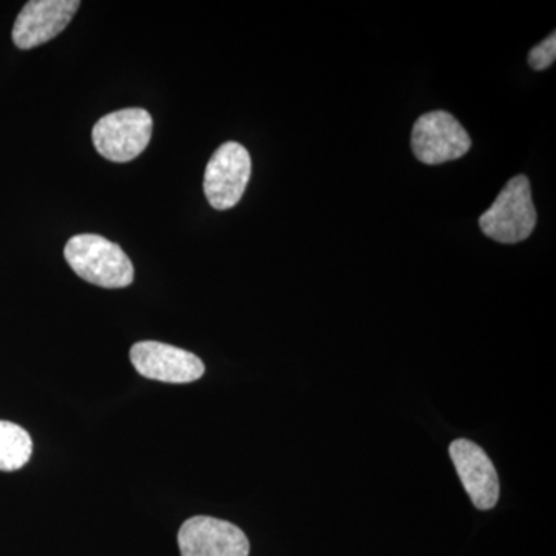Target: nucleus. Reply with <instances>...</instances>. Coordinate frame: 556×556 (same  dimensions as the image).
Returning <instances> with one entry per match:
<instances>
[{"instance_id":"obj_5","label":"nucleus","mask_w":556,"mask_h":556,"mask_svg":"<svg viewBox=\"0 0 556 556\" xmlns=\"http://www.w3.org/2000/svg\"><path fill=\"white\" fill-rule=\"evenodd\" d=\"M252 161L239 142H225L215 150L204 172V193L212 207L226 211L239 204L249 179Z\"/></svg>"},{"instance_id":"obj_3","label":"nucleus","mask_w":556,"mask_h":556,"mask_svg":"<svg viewBox=\"0 0 556 556\" xmlns=\"http://www.w3.org/2000/svg\"><path fill=\"white\" fill-rule=\"evenodd\" d=\"M152 115L144 109H123L102 116L93 127L98 153L115 163H129L148 149L152 138Z\"/></svg>"},{"instance_id":"obj_2","label":"nucleus","mask_w":556,"mask_h":556,"mask_svg":"<svg viewBox=\"0 0 556 556\" xmlns=\"http://www.w3.org/2000/svg\"><path fill=\"white\" fill-rule=\"evenodd\" d=\"M479 226L497 243L515 244L529 239L536 226L529 178L518 175L508 179L495 203L479 218Z\"/></svg>"},{"instance_id":"obj_9","label":"nucleus","mask_w":556,"mask_h":556,"mask_svg":"<svg viewBox=\"0 0 556 556\" xmlns=\"http://www.w3.org/2000/svg\"><path fill=\"white\" fill-rule=\"evenodd\" d=\"M450 456L473 506L479 510L495 507L500 497V479L484 450L468 439H456L450 445Z\"/></svg>"},{"instance_id":"obj_8","label":"nucleus","mask_w":556,"mask_h":556,"mask_svg":"<svg viewBox=\"0 0 556 556\" xmlns=\"http://www.w3.org/2000/svg\"><path fill=\"white\" fill-rule=\"evenodd\" d=\"M79 0H30L14 22L13 42L31 50L56 38L79 10Z\"/></svg>"},{"instance_id":"obj_7","label":"nucleus","mask_w":556,"mask_h":556,"mask_svg":"<svg viewBox=\"0 0 556 556\" xmlns=\"http://www.w3.org/2000/svg\"><path fill=\"white\" fill-rule=\"evenodd\" d=\"M181 556H249L243 530L223 519L193 517L178 532Z\"/></svg>"},{"instance_id":"obj_6","label":"nucleus","mask_w":556,"mask_h":556,"mask_svg":"<svg viewBox=\"0 0 556 556\" xmlns=\"http://www.w3.org/2000/svg\"><path fill=\"white\" fill-rule=\"evenodd\" d=\"M130 361L142 378L159 382H195L206 371L203 362L195 354L153 340L135 343L130 350Z\"/></svg>"},{"instance_id":"obj_10","label":"nucleus","mask_w":556,"mask_h":556,"mask_svg":"<svg viewBox=\"0 0 556 556\" xmlns=\"http://www.w3.org/2000/svg\"><path fill=\"white\" fill-rule=\"evenodd\" d=\"M33 452L30 434L9 420H0V471H16L27 466Z\"/></svg>"},{"instance_id":"obj_1","label":"nucleus","mask_w":556,"mask_h":556,"mask_svg":"<svg viewBox=\"0 0 556 556\" xmlns=\"http://www.w3.org/2000/svg\"><path fill=\"white\" fill-rule=\"evenodd\" d=\"M64 257L70 268L83 280L105 289L127 288L134 281L135 269L126 252L94 233H80L65 244Z\"/></svg>"},{"instance_id":"obj_4","label":"nucleus","mask_w":556,"mask_h":556,"mask_svg":"<svg viewBox=\"0 0 556 556\" xmlns=\"http://www.w3.org/2000/svg\"><path fill=\"white\" fill-rule=\"evenodd\" d=\"M412 149L420 163L434 166L463 159L471 149V138L455 116L437 110L416 121L412 131Z\"/></svg>"},{"instance_id":"obj_11","label":"nucleus","mask_w":556,"mask_h":556,"mask_svg":"<svg viewBox=\"0 0 556 556\" xmlns=\"http://www.w3.org/2000/svg\"><path fill=\"white\" fill-rule=\"evenodd\" d=\"M556 60V35L552 33L547 39L543 42L538 43L529 51V64L530 67L536 70V72H543L551 67Z\"/></svg>"}]
</instances>
